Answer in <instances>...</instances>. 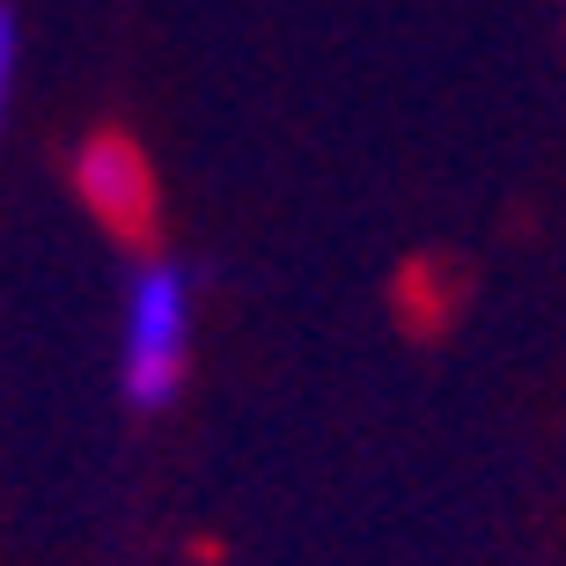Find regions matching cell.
Returning a JSON list of instances; mask_svg holds the SVG:
<instances>
[{
    "label": "cell",
    "mask_w": 566,
    "mask_h": 566,
    "mask_svg": "<svg viewBox=\"0 0 566 566\" xmlns=\"http://www.w3.org/2000/svg\"><path fill=\"white\" fill-rule=\"evenodd\" d=\"M185 354H191V273L177 258H147L126 294V405L163 412L185 390Z\"/></svg>",
    "instance_id": "obj_1"
},
{
    "label": "cell",
    "mask_w": 566,
    "mask_h": 566,
    "mask_svg": "<svg viewBox=\"0 0 566 566\" xmlns=\"http://www.w3.org/2000/svg\"><path fill=\"white\" fill-rule=\"evenodd\" d=\"M74 191L118 243H147L155 235V169H147L133 133H118V126L88 133V147L74 155Z\"/></svg>",
    "instance_id": "obj_2"
},
{
    "label": "cell",
    "mask_w": 566,
    "mask_h": 566,
    "mask_svg": "<svg viewBox=\"0 0 566 566\" xmlns=\"http://www.w3.org/2000/svg\"><path fill=\"white\" fill-rule=\"evenodd\" d=\"M15 60H22V30H15V8L0 0V126H8V96H15Z\"/></svg>",
    "instance_id": "obj_3"
}]
</instances>
